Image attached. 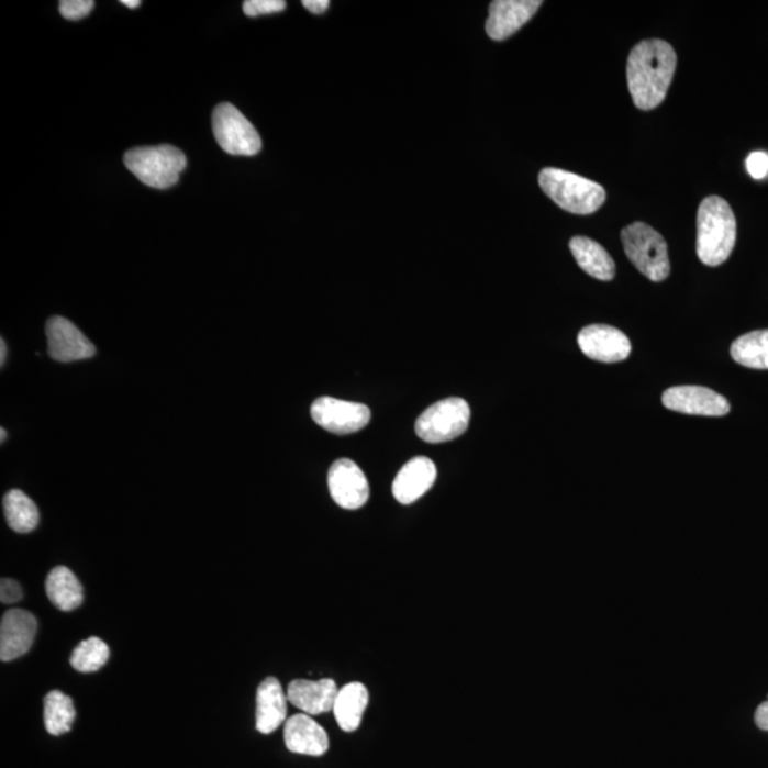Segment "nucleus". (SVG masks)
I'll use <instances>...</instances> for the list:
<instances>
[{"mask_svg": "<svg viewBox=\"0 0 768 768\" xmlns=\"http://www.w3.org/2000/svg\"><path fill=\"white\" fill-rule=\"evenodd\" d=\"M327 485H330L333 501L342 509H361L369 500L370 488L364 471L355 461L347 458L332 464Z\"/></svg>", "mask_w": 768, "mask_h": 768, "instance_id": "obj_10", "label": "nucleus"}, {"mask_svg": "<svg viewBox=\"0 0 768 768\" xmlns=\"http://www.w3.org/2000/svg\"><path fill=\"white\" fill-rule=\"evenodd\" d=\"M367 703H369V692L365 684L349 683L340 690L333 713L343 732L350 733L359 728Z\"/></svg>", "mask_w": 768, "mask_h": 768, "instance_id": "obj_20", "label": "nucleus"}, {"mask_svg": "<svg viewBox=\"0 0 768 768\" xmlns=\"http://www.w3.org/2000/svg\"><path fill=\"white\" fill-rule=\"evenodd\" d=\"M470 415V405L466 400L461 398L442 400L420 414L415 422V434L426 443L452 442L467 432Z\"/></svg>", "mask_w": 768, "mask_h": 768, "instance_id": "obj_6", "label": "nucleus"}, {"mask_svg": "<svg viewBox=\"0 0 768 768\" xmlns=\"http://www.w3.org/2000/svg\"><path fill=\"white\" fill-rule=\"evenodd\" d=\"M285 8H287V2L283 0H246L243 4V11L248 18L279 13L285 11Z\"/></svg>", "mask_w": 768, "mask_h": 768, "instance_id": "obj_26", "label": "nucleus"}, {"mask_svg": "<svg viewBox=\"0 0 768 768\" xmlns=\"http://www.w3.org/2000/svg\"><path fill=\"white\" fill-rule=\"evenodd\" d=\"M43 719H45L46 731L52 736H62L70 732L76 719L74 700L59 690L47 693Z\"/></svg>", "mask_w": 768, "mask_h": 768, "instance_id": "obj_24", "label": "nucleus"}, {"mask_svg": "<svg viewBox=\"0 0 768 768\" xmlns=\"http://www.w3.org/2000/svg\"><path fill=\"white\" fill-rule=\"evenodd\" d=\"M313 422L333 434H352L365 428L370 422V409L366 404L346 400L321 398L312 404Z\"/></svg>", "mask_w": 768, "mask_h": 768, "instance_id": "obj_8", "label": "nucleus"}, {"mask_svg": "<svg viewBox=\"0 0 768 768\" xmlns=\"http://www.w3.org/2000/svg\"><path fill=\"white\" fill-rule=\"evenodd\" d=\"M94 9L93 0H63L59 3V11L67 21H80L89 16Z\"/></svg>", "mask_w": 768, "mask_h": 768, "instance_id": "obj_27", "label": "nucleus"}, {"mask_svg": "<svg viewBox=\"0 0 768 768\" xmlns=\"http://www.w3.org/2000/svg\"><path fill=\"white\" fill-rule=\"evenodd\" d=\"M46 592L53 605L63 612L75 611L84 602V587L66 567L53 568L47 575Z\"/></svg>", "mask_w": 768, "mask_h": 768, "instance_id": "obj_21", "label": "nucleus"}, {"mask_svg": "<svg viewBox=\"0 0 768 768\" xmlns=\"http://www.w3.org/2000/svg\"><path fill=\"white\" fill-rule=\"evenodd\" d=\"M337 686L332 679L293 680L288 688V700L294 708L309 716L333 712L337 698Z\"/></svg>", "mask_w": 768, "mask_h": 768, "instance_id": "obj_17", "label": "nucleus"}, {"mask_svg": "<svg viewBox=\"0 0 768 768\" xmlns=\"http://www.w3.org/2000/svg\"><path fill=\"white\" fill-rule=\"evenodd\" d=\"M283 737L288 750L297 755L319 757L330 750V737L325 728L305 713L288 719Z\"/></svg>", "mask_w": 768, "mask_h": 768, "instance_id": "obj_15", "label": "nucleus"}, {"mask_svg": "<svg viewBox=\"0 0 768 768\" xmlns=\"http://www.w3.org/2000/svg\"><path fill=\"white\" fill-rule=\"evenodd\" d=\"M541 4V0H496L490 4L487 35L492 41H504L514 35L534 18Z\"/></svg>", "mask_w": 768, "mask_h": 768, "instance_id": "obj_13", "label": "nucleus"}, {"mask_svg": "<svg viewBox=\"0 0 768 768\" xmlns=\"http://www.w3.org/2000/svg\"><path fill=\"white\" fill-rule=\"evenodd\" d=\"M7 355H8V347L7 343L4 341H0V365H4V360H7Z\"/></svg>", "mask_w": 768, "mask_h": 768, "instance_id": "obj_32", "label": "nucleus"}, {"mask_svg": "<svg viewBox=\"0 0 768 768\" xmlns=\"http://www.w3.org/2000/svg\"><path fill=\"white\" fill-rule=\"evenodd\" d=\"M0 434H2V439H0V442L4 443V438H7L8 434H7V432H4L3 427H2V430H0Z\"/></svg>", "mask_w": 768, "mask_h": 768, "instance_id": "obj_34", "label": "nucleus"}, {"mask_svg": "<svg viewBox=\"0 0 768 768\" xmlns=\"http://www.w3.org/2000/svg\"><path fill=\"white\" fill-rule=\"evenodd\" d=\"M569 249H571L579 268L586 270L592 278L599 279V281H612L615 278V263L597 241L588 238V236H574L569 243Z\"/></svg>", "mask_w": 768, "mask_h": 768, "instance_id": "obj_19", "label": "nucleus"}, {"mask_svg": "<svg viewBox=\"0 0 768 768\" xmlns=\"http://www.w3.org/2000/svg\"><path fill=\"white\" fill-rule=\"evenodd\" d=\"M731 355L736 364L768 370V330L746 333L733 342Z\"/></svg>", "mask_w": 768, "mask_h": 768, "instance_id": "obj_22", "label": "nucleus"}, {"mask_svg": "<svg viewBox=\"0 0 768 768\" xmlns=\"http://www.w3.org/2000/svg\"><path fill=\"white\" fill-rule=\"evenodd\" d=\"M288 695L278 679L268 678L260 683L256 693V728L269 734L277 731L287 719Z\"/></svg>", "mask_w": 768, "mask_h": 768, "instance_id": "obj_18", "label": "nucleus"}, {"mask_svg": "<svg viewBox=\"0 0 768 768\" xmlns=\"http://www.w3.org/2000/svg\"><path fill=\"white\" fill-rule=\"evenodd\" d=\"M437 468L427 457H415L405 463L393 481V496L400 504L409 505L422 499L433 487Z\"/></svg>", "mask_w": 768, "mask_h": 768, "instance_id": "obj_16", "label": "nucleus"}, {"mask_svg": "<svg viewBox=\"0 0 768 768\" xmlns=\"http://www.w3.org/2000/svg\"><path fill=\"white\" fill-rule=\"evenodd\" d=\"M737 224L732 207L723 198H704L698 211L695 253L708 267L726 263L736 245Z\"/></svg>", "mask_w": 768, "mask_h": 768, "instance_id": "obj_2", "label": "nucleus"}, {"mask_svg": "<svg viewBox=\"0 0 768 768\" xmlns=\"http://www.w3.org/2000/svg\"><path fill=\"white\" fill-rule=\"evenodd\" d=\"M678 56L668 42L660 38L642 41L627 57V87L634 104L641 110L658 108L674 80Z\"/></svg>", "mask_w": 768, "mask_h": 768, "instance_id": "obj_1", "label": "nucleus"}, {"mask_svg": "<svg viewBox=\"0 0 768 768\" xmlns=\"http://www.w3.org/2000/svg\"><path fill=\"white\" fill-rule=\"evenodd\" d=\"M302 4L309 12L322 14L330 9L331 2L330 0H303Z\"/></svg>", "mask_w": 768, "mask_h": 768, "instance_id": "obj_30", "label": "nucleus"}, {"mask_svg": "<svg viewBox=\"0 0 768 768\" xmlns=\"http://www.w3.org/2000/svg\"><path fill=\"white\" fill-rule=\"evenodd\" d=\"M748 174L756 180H761L768 174V154L763 152L752 153L746 159Z\"/></svg>", "mask_w": 768, "mask_h": 768, "instance_id": "obj_28", "label": "nucleus"}, {"mask_svg": "<svg viewBox=\"0 0 768 768\" xmlns=\"http://www.w3.org/2000/svg\"><path fill=\"white\" fill-rule=\"evenodd\" d=\"M623 249L641 274L652 282H661L670 275L668 244L658 231L645 222H634L621 232Z\"/></svg>", "mask_w": 768, "mask_h": 768, "instance_id": "obj_5", "label": "nucleus"}, {"mask_svg": "<svg viewBox=\"0 0 768 768\" xmlns=\"http://www.w3.org/2000/svg\"><path fill=\"white\" fill-rule=\"evenodd\" d=\"M122 4H124V7H127L130 9H135V8H138L140 4H142V2H140V0H122Z\"/></svg>", "mask_w": 768, "mask_h": 768, "instance_id": "obj_33", "label": "nucleus"}, {"mask_svg": "<svg viewBox=\"0 0 768 768\" xmlns=\"http://www.w3.org/2000/svg\"><path fill=\"white\" fill-rule=\"evenodd\" d=\"M124 164L146 186L166 190L180 180V174L187 167V157L180 148L162 144L130 149L125 153Z\"/></svg>", "mask_w": 768, "mask_h": 768, "instance_id": "obj_4", "label": "nucleus"}, {"mask_svg": "<svg viewBox=\"0 0 768 768\" xmlns=\"http://www.w3.org/2000/svg\"><path fill=\"white\" fill-rule=\"evenodd\" d=\"M579 349L589 359L617 364L631 355V341L625 333L608 325H589L578 335Z\"/></svg>", "mask_w": 768, "mask_h": 768, "instance_id": "obj_12", "label": "nucleus"}, {"mask_svg": "<svg viewBox=\"0 0 768 768\" xmlns=\"http://www.w3.org/2000/svg\"><path fill=\"white\" fill-rule=\"evenodd\" d=\"M36 617L25 610H11L0 622V659L11 661L26 655L35 641Z\"/></svg>", "mask_w": 768, "mask_h": 768, "instance_id": "obj_14", "label": "nucleus"}, {"mask_svg": "<svg viewBox=\"0 0 768 768\" xmlns=\"http://www.w3.org/2000/svg\"><path fill=\"white\" fill-rule=\"evenodd\" d=\"M22 599V588L13 579L4 578L0 582V601L3 603H14Z\"/></svg>", "mask_w": 768, "mask_h": 768, "instance_id": "obj_29", "label": "nucleus"}, {"mask_svg": "<svg viewBox=\"0 0 768 768\" xmlns=\"http://www.w3.org/2000/svg\"><path fill=\"white\" fill-rule=\"evenodd\" d=\"M47 350L53 360L62 364L89 359L96 355V347L79 327L62 316H53L47 321Z\"/></svg>", "mask_w": 768, "mask_h": 768, "instance_id": "obj_11", "label": "nucleus"}, {"mask_svg": "<svg viewBox=\"0 0 768 768\" xmlns=\"http://www.w3.org/2000/svg\"><path fill=\"white\" fill-rule=\"evenodd\" d=\"M538 181L545 194L571 214H593L605 204V188L577 174L559 168H544L539 172Z\"/></svg>", "mask_w": 768, "mask_h": 768, "instance_id": "obj_3", "label": "nucleus"}, {"mask_svg": "<svg viewBox=\"0 0 768 768\" xmlns=\"http://www.w3.org/2000/svg\"><path fill=\"white\" fill-rule=\"evenodd\" d=\"M110 658L109 646L99 637H89L75 647L70 664L81 674H91L103 668Z\"/></svg>", "mask_w": 768, "mask_h": 768, "instance_id": "obj_25", "label": "nucleus"}, {"mask_svg": "<svg viewBox=\"0 0 768 768\" xmlns=\"http://www.w3.org/2000/svg\"><path fill=\"white\" fill-rule=\"evenodd\" d=\"M755 722L760 731L768 732V700L763 702L760 706L757 708L755 713Z\"/></svg>", "mask_w": 768, "mask_h": 768, "instance_id": "obj_31", "label": "nucleus"}, {"mask_svg": "<svg viewBox=\"0 0 768 768\" xmlns=\"http://www.w3.org/2000/svg\"><path fill=\"white\" fill-rule=\"evenodd\" d=\"M3 509L9 526L16 533H32L41 519L35 502L21 490H12L4 496Z\"/></svg>", "mask_w": 768, "mask_h": 768, "instance_id": "obj_23", "label": "nucleus"}, {"mask_svg": "<svg viewBox=\"0 0 768 768\" xmlns=\"http://www.w3.org/2000/svg\"><path fill=\"white\" fill-rule=\"evenodd\" d=\"M661 403L671 412L722 418L731 412V403L722 394L700 386H678L661 396Z\"/></svg>", "mask_w": 768, "mask_h": 768, "instance_id": "obj_9", "label": "nucleus"}, {"mask_svg": "<svg viewBox=\"0 0 768 768\" xmlns=\"http://www.w3.org/2000/svg\"><path fill=\"white\" fill-rule=\"evenodd\" d=\"M212 130L219 146L231 156H255L263 140L249 120L235 105L222 103L212 113Z\"/></svg>", "mask_w": 768, "mask_h": 768, "instance_id": "obj_7", "label": "nucleus"}]
</instances>
